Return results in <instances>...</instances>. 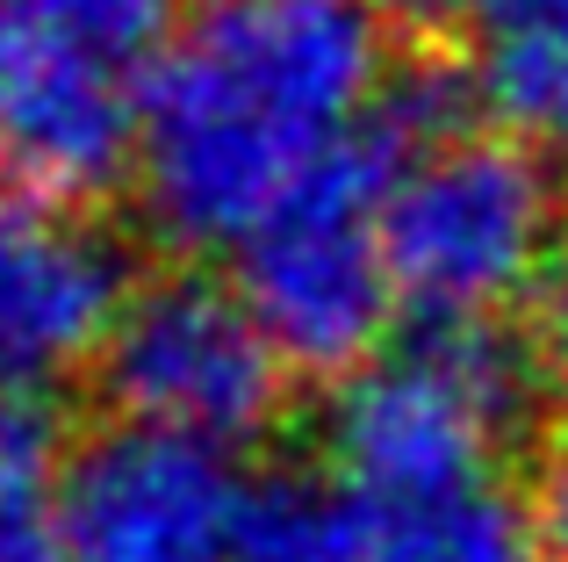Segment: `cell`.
I'll use <instances>...</instances> for the list:
<instances>
[{"instance_id": "6da1fadb", "label": "cell", "mask_w": 568, "mask_h": 562, "mask_svg": "<svg viewBox=\"0 0 568 562\" xmlns=\"http://www.w3.org/2000/svg\"><path fill=\"white\" fill-rule=\"evenodd\" d=\"M375 0H194L144 72L138 195L159 239L237 245L388 94Z\"/></svg>"}, {"instance_id": "7a4b0ae2", "label": "cell", "mask_w": 568, "mask_h": 562, "mask_svg": "<svg viewBox=\"0 0 568 562\" xmlns=\"http://www.w3.org/2000/svg\"><path fill=\"white\" fill-rule=\"evenodd\" d=\"M547 353L504 324H432L338 390L324 419L332 476L375 505H432L483 491L489 462L532 425Z\"/></svg>"}, {"instance_id": "3957f363", "label": "cell", "mask_w": 568, "mask_h": 562, "mask_svg": "<svg viewBox=\"0 0 568 562\" xmlns=\"http://www.w3.org/2000/svg\"><path fill=\"white\" fill-rule=\"evenodd\" d=\"M396 130L375 123L303 181L274 217L237 239V303L252 310L288 375H361L382 361L388 318H396V268L382 245V195L403 167Z\"/></svg>"}, {"instance_id": "277c9868", "label": "cell", "mask_w": 568, "mask_h": 562, "mask_svg": "<svg viewBox=\"0 0 568 562\" xmlns=\"http://www.w3.org/2000/svg\"><path fill=\"white\" fill-rule=\"evenodd\" d=\"M382 245L396 295L432 324H504L561 253V181L526 138L446 130L396 167Z\"/></svg>"}, {"instance_id": "5b68a950", "label": "cell", "mask_w": 568, "mask_h": 562, "mask_svg": "<svg viewBox=\"0 0 568 562\" xmlns=\"http://www.w3.org/2000/svg\"><path fill=\"white\" fill-rule=\"evenodd\" d=\"M101 390L123 425L231 454L281 419L288 361L252 324L237 289L202 274H166L123 303L115 339L101 353Z\"/></svg>"}, {"instance_id": "8992f818", "label": "cell", "mask_w": 568, "mask_h": 562, "mask_svg": "<svg viewBox=\"0 0 568 562\" xmlns=\"http://www.w3.org/2000/svg\"><path fill=\"white\" fill-rule=\"evenodd\" d=\"M245 491L231 454L115 419L58 476V549L65 562H245Z\"/></svg>"}, {"instance_id": "52a82bcc", "label": "cell", "mask_w": 568, "mask_h": 562, "mask_svg": "<svg viewBox=\"0 0 568 562\" xmlns=\"http://www.w3.org/2000/svg\"><path fill=\"white\" fill-rule=\"evenodd\" d=\"M130 295L123 245L80 202L0 181V397L14 411L101 368Z\"/></svg>"}, {"instance_id": "ba28073f", "label": "cell", "mask_w": 568, "mask_h": 562, "mask_svg": "<svg viewBox=\"0 0 568 562\" xmlns=\"http://www.w3.org/2000/svg\"><path fill=\"white\" fill-rule=\"evenodd\" d=\"M144 87L123 66L0 29V167L58 202H87L138 167Z\"/></svg>"}, {"instance_id": "9c48e42d", "label": "cell", "mask_w": 568, "mask_h": 562, "mask_svg": "<svg viewBox=\"0 0 568 562\" xmlns=\"http://www.w3.org/2000/svg\"><path fill=\"white\" fill-rule=\"evenodd\" d=\"M532 520L497 491H460L432 505H375L353 498L346 562H532Z\"/></svg>"}, {"instance_id": "30bf717a", "label": "cell", "mask_w": 568, "mask_h": 562, "mask_svg": "<svg viewBox=\"0 0 568 562\" xmlns=\"http://www.w3.org/2000/svg\"><path fill=\"white\" fill-rule=\"evenodd\" d=\"M475 72L504 123L568 167V0H489Z\"/></svg>"}, {"instance_id": "8fae6325", "label": "cell", "mask_w": 568, "mask_h": 562, "mask_svg": "<svg viewBox=\"0 0 568 562\" xmlns=\"http://www.w3.org/2000/svg\"><path fill=\"white\" fill-rule=\"evenodd\" d=\"M353 491L324 476H266L245 491V562H346Z\"/></svg>"}, {"instance_id": "7c38bea8", "label": "cell", "mask_w": 568, "mask_h": 562, "mask_svg": "<svg viewBox=\"0 0 568 562\" xmlns=\"http://www.w3.org/2000/svg\"><path fill=\"white\" fill-rule=\"evenodd\" d=\"M173 22V0H0V29L58 43V51L101 58V66H138Z\"/></svg>"}, {"instance_id": "4fadbf2b", "label": "cell", "mask_w": 568, "mask_h": 562, "mask_svg": "<svg viewBox=\"0 0 568 562\" xmlns=\"http://www.w3.org/2000/svg\"><path fill=\"white\" fill-rule=\"evenodd\" d=\"M58 476H65V462L51 454L37 411H8L0 419V562H65Z\"/></svg>"}, {"instance_id": "5bb4252c", "label": "cell", "mask_w": 568, "mask_h": 562, "mask_svg": "<svg viewBox=\"0 0 568 562\" xmlns=\"http://www.w3.org/2000/svg\"><path fill=\"white\" fill-rule=\"evenodd\" d=\"M382 8V22H396V29H410V37H454V29H483V14H489V0H375Z\"/></svg>"}, {"instance_id": "9a60e30c", "label": "cell", "mask_w": 568, "mask_h": 562, "mask_svg": "<svg viewBox=\"0 0 568 562\" xmlns=\"http://www.w3.org/2000/svg\"><path fill=\"white\" fill-rule=\"evenodd\" d=\"M532 541L555 562H568V440L547 454L540 469V498H532Z\"/></svg>"}, {"instance_id": "2e32d148", "label": "cell", "mask_w": 568, "mask_h": 562, "mask_svg": "<svg viewBox=\"0 0 568 562\" xmlns=\"http://www.w3.org/2000/svg\"><path fill=\"white\" fill-rule=\"evenodd\" d=\"M547 382L561 390V404H568V260H561V274H555V303H547Z\"/></svg>"}]
</instances>
